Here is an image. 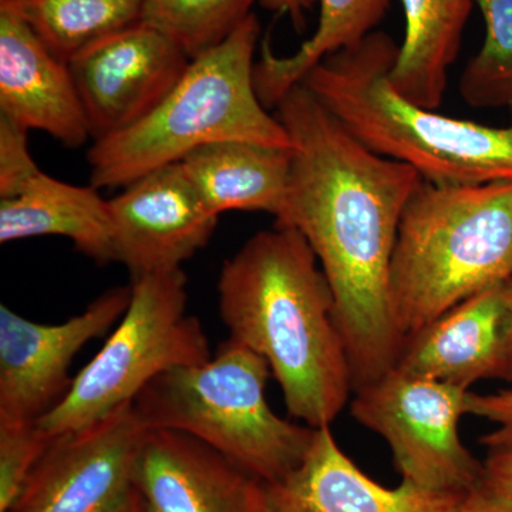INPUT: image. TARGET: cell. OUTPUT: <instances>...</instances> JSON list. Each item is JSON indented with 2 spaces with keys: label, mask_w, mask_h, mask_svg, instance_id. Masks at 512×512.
<instances>
[{
  "label": "cell",
  "mask_w": 512,
  "mask_h": 512,
  "mask_svg": "<svg viewBox=\"0 0 512 512\" xmlns=\"http://www.w3.org/2000/svg\"><path fill=\"white\" fill-rule=\"evenodd\" d=\"M275 116L292 140L275 224L301 232L315 252L359 389L394 369L402 353L390 274L403 212L424 180L359 143L302 83Z\"/></svg>",
  "instance_id": "cell-1"
},
{
  "label": "cell",
  "mask_w": 512,
  "mask_h": 512,
  "mask_svg": "<svg viewBox=\"0 0 512 512\" xmlns=\"http://www.w3.org/2000/svg\"><path fill=\"white\" fill-rule=\"evenodd\" d=\"M218 301L229 339L264 357L289 414L330 426L355 383L332 291L301 232L275 224L252 235L222 265Z\"/></svg>",
  "instance_id": "cell-2"
},
{
  "label": "cell",
  "mask_w": 512,
  "mask_h": 512,
  "mask_svg": "<svg viewBox=\"0 0 512 512\" xmlns=\"http://www.w3.org/2000/svg\"><path fill=\"white\" fill-rule=\"evenodd\" d=\"M399 50L375 30L325 57L302 84L359 143L410 165L427 183L512 181V126L454 119L406 99L390 80Z\"/></svg>",
  "instance_id": "cell-3"
},
{
  "label": "cell",
  "mask_w": 512,
  "mask_h": 512,
  "mask_svg": "<svg viewBox=\"0 0 512 512\" xmlns=\"http://www.w3.org/2000/svg\"><path fill=\"white\" fill-rule=\"evenodd\" d=\"M261 26L255 13L207 52L191 59L177 86L137 124L93 141L87 151L90 185L124 188L198 148L248 141L291 150L284 124L255 89V53Z\"/></svg>",
  "instance_id": "cell-4"
},
{
  "label": "cell",
  "mask_w": 512,
  "mask_h": 512,
  "mask_svg": "<svg viewBox=\"0 0 512 512\" xmlns=\"http://www.w3.org/2000/svg\"><path fill=\"white\" fill-rule=\"evenodd\" d=\"M511 278L512 181H423L403 212L390 274L404 340L457 303Z\"/></svg>",
  "instance_id": "cell-5"
},
{
  "label": "cell",
  "mask_w": 512,
  "mask_h": 512,
  "mask_svg": "<svg viewBox=\"0 0 512 512\" xmlns=\"http://www.w3.org/2000/svg\"><path fill=\"white\" fill-rule=\"evenodd\" d=\"M271 375L264 357L228 339L207 362L161 373L133 406L147 430L183 431L274 483L302 463L315 429L272 412L265 396Z\"/></svg>",
  "instance_id": "cell-6"
},
{
  "label": "cell",
  "mask_w": 512,
  "mask_h": 512,
  "mask_svg": "<svg viewBox=\"0 0 512 512\" xmlns=\"http://www.w3.org/2000/svg\"><path fill=\"white\" fill-rule=\"evenodd\" d=\"M120 325L69 392L37 423L50 436L82 429L133 403L161 373L212 357L200 320L187 313L183 269L131 281Z\"/></svg>",
  "instance_id": "cell-7"
},
{
  "label": "cell",
  "mask_w": 512,
  "mask_h": 512,
  "mask_svg": "<svg viewBox=\"0 0 512 512\" xmlns=\"http://www.w3.org/2000/svg\"><path fill=\"white\" fill-rule=\"evenodd\" d=\"M467 396L456 384L392 369L356 389L350 413L386 440L404 481L424 490L468 493L480 484L483 464L458 434Z\"/></svg>",
  "instance_id": "cell-8"
},
{
  "label": "cell",
  "mask_w": 512,
  "mask_h": 512,
  "mask_svg": "<svg viewBox=\"0 0 512 512\" xmlns=\"http://www.w3.org/2000/svg\"><path fill=\"white\" fill-rule=\"evenodd\" d=\"M147 429L133 403L50 440L8 512H116L134 488Z\"/></svg>",
  "instance_id": "cell-9"
},
{
  "label": "cell",
  "mask_w": 512,
  "mask_h": 512,
  "mask_svg": "<svg viewBox=\"0 0 512 512\" xmlns=\"http://www.w3.org/2000/svg\"><path fill=\"white\" fill-rule=\"evenodd\" d=\"M131 286H117L60 325L32 322L0 306V423H37L72 386L69 369L90 340L123 318Z\"/></svg>",
  "instance_id": "cell-10"
},
{
  "label": "cell",
  "mask_w": 512,
  "mask_h": 512,
  "mask_svg": "<svg viewBox=\"0 0 512 512\" xmlns=\"http://www.w3.org/2000/svg\"><path fill=\"white\" fill-rule=\"evenodd\" d=\"M190 62L173 39L143 20L77 56L69 66L92 140L147 117L177 86Z\"/></svg>",
  "instance_id": "cell-11"
},
{
  "label": "cell",
  "mask_w": 512,
  "mask_h": 512,
  "mask_svg": "<svg viewBox=\"0 0 512 512\" xmlns=\"http://www.w3.org/2000/svg\"><path fill=\"white\" fill-rule=\"evenodd\" d=\"M114 256L131 281L177 271L207 247L217 228L181 163L138 178L109 200Z\"/></svg>",
  "instance_id": "cell-12"
},
{
  "label": "cell",
  "mask_w": 512,
  "mask_h": 512,
  "mask_svg": "<svg viewBox=\"0 0 512 512\" xmlns=\"http://www.w3.org/2000/svg\"><path fill=\"white\" fill-rule=\"evenodd\" d=\"M134 487L148 512H266L262 481L183 431L147 430Z\"/></svg>",
  "instance_id": "cell-13"
},
{
  "label": "cell",
  "mask_w": 512,
  "mask_h": 512,
  "mask_svg": "<svg viewBox=\"0 0 512 512\" xmlns=\"http://www.w3.org/2000/svg\"><path fill=\"white\" fill-rule=\"evenodd\" d=\"M466 494L424 490L404 480L383 487L343 453L330 426L315 429L295 470L264 483L266 512H458Z\"/></svg>",
  "instance_id": "cell-14"
},
{
  "label": "cell",
  "mask_w": 512,
  "mask_h": 512,
  "mask_svg": "<svg viewBox=\"0 0 512 512\" xmlns=\"http://www.w3.org/2000/svg\"><path fill=\"white\" fill-rule=\"evenodd\" d=\"M0 116L79 148L92 140L69 63L15 13L0 9Z\"/></svg>",
  "instance_id": "cell-15"
},
{
  "label": "cell",
  "mask_w": 512,
  "mask_h": 512,
  "mask_svg": "<svg viewBox=\"0 0 512 512\" xmlns=\"http://www.w3.org/2000/svg\"><path fill=\"white\" fill-rule=\"evenodd\" d=\"M504 285L457 303L409 336L404 340L394 369L467 390L478 380H504L507 365Z\"/></svg>",
  "instance_id": "cell-16"
},
{
  "label": "cell",
  "mask_w": 512,
  "mask_h": 512,
  "mask_svg": "<svg viewBox=\"0 0 512 512\" xmlns=\"http://www.w3.org/2000/svg\"><path fill=\"white\" fill-rule=\"evenodd\" d=\"M59 235L96 264L116 262L109 201L99 190L40 173L16 197L0 200V242Z\"/></svg>",
  "instance_id": "cell-17"
},
{
  "label": "cell",
  "mask_w": 512,
  "mask_h": 512,
  "mask_svg": "<svg viewBox=\"0 0 512 512\" xmlns=\"http://www.w3.org/2000/svg\"><path fill=\"white\" fill-rule=\"evenodd\" d=\"M292 148L220 141L180 161L212 214L264 211L278 217L291 173Z\"/></svg>",
  "instance_id": "cell-18"
},
{
  "label": "cell",
  "mask_w": 512,
  "mask_h": 512,
  "mask_svg": "<svg viewBox=\"0 0 512 512\" xmlns=\"http://www.w3.org/2000/svg\"><path fill=\"white\" fill-rule=\"evenodd\" d=\"M404 39L390 80L397 92L437 110L476 0H402Z\"/></svg>",
  "instance_id": "cell-19"
},
{
  "label": "cell",
  "mask_w": 512,
  "mask_h": 512,
  "mask_svg": "<svg viewBox=\"0 0 512 512\" xmlns=\"http://www.w3.org/2000/svg\"><path fill=\"white\" fill-rule=\"evenodd\" d=\"M315 2L320 10L318 29L293 55L276 56L268 40L262 43L261 59L255 64V89L268 110H275L325 57L375 32L390 6V0H308L311 8Z\"/></svg>",
  "instance_id": "cell-20"
},
{
  "label": "cell",
  "mask_w": 512,
  "mask_h": 512,
  "mask_svg": "<svg viewBox=\"0 0 512 512\" xmlns=\"http://www.w3.org/2000/svg\"><path fill=\"white\" fill-rule=\"evenodd\" d=\"M56 57L70 63L141 22L143 0H0Z\"/></svg>",
  "instance_id": "cell-21"
},
{
  "label": "cell",
  "mask_w": 512,
  "mask_h": 512,
  "mask_svg": "<svg viewBox=\"0 0 512 512\" xmlns=\"http://www.w3.org/2000/svg\"><path fill=\"white\" fill-rule=\"evenodd\" d=\"M483 46L460 77L461 97L474 109H505L512 117V0H476Z\"/></svg>",
  "instance_id": "cell-22"
},
{
  "label": "cell",
  "mask_w": 512,
  "mask_h": 512,
  "mask_svg": "<svg viewBox=\"0 0 512 512\" xmlns=\"http://www.w3.org/2000/svg\"><path fill=\"white\" fill-rule=\"evenodd\" d=\"M256 2L258 0H143L141 20L161 30L194 59L224 42L252 15Z\"/></svg>",
  "instance_id": "cell-23"
},
{
  "label": "cell",
  "mask_w": 512,
  "mask_h": 512,
  "mask_svg": "<svg viewBox=\"0 0 512 512\" xmlns=\"http://www.w3.org/2000/svg\"><path fill=\"white\" fill-rule=\"evenodd\" d=\"M53 436L39 423H0V512H8Z\"/></svg>",
  "instance_id": "cell-24"
},
{
  "label": "cell",
  "mask_w": 512,
  "mask_h": 512,
  "mask_svg": "<svg viewBox=\"0 0 512 512\" xmlns=\"http://www.w3.org/2000/svg\"><path fill=\"white\" fill-rule=\"evenodd\" d=\"M42 173L29 150V130L0 116V200L16 197Z\"/></svg>",
  "instance_id": "cell-25"
},
{
  "label": "cell",
  "mask_w": 512,
  "mask_h": 512,
  "mask_svg": "<svg viewBox=\"0 0 512 512\" xmlns=\"http://www.w3.org/2000/svg\"><path fill=\"white\" fill-rule=\"evenodd\" d=\"M467 414H473L497 424V429L481 437V443L484 446L488 448L512 446V389L491 394L468 392Z\"/></svg>",
  "instance_id": "cell-26"
},
{
  "label": "cell",
  "mask_w": 512,
  "mask_h": 512,
  "mask_svg": "<svg viewBox=\"0 0 512 512\" xmlns=\"http://www.w3.org/2000/svg\"><path fill=\"white\" fill-rule=\"evenodd\" d=\"M478 485L488 494L512 505V446L490 448Z\"/></svg>",
  "instance_id": "cell-27"
},
{
  "label": "cell",
  "mask_w": 512,
  "mask_h": 512,
  "mask_svg": "<svg viewBox=\"0 0 512 512\" xmlns=\"http://www.w3.org/2000/svg\"><path fill=\"white\" fill-rule=\"evenodd\" d=\"M458 512H512V505L488 494L480 485L468 491Z\"/></svg>",
  "instance_id": "cell-28"
},
{
  "label": "cell",
  "mask_w": 512,
  "mask_h": 512,
  "mask_svg": "<svg viewBox=\"0 0 512 512\" xmlns=\"http://www.w3.org/2000/svg\"><path fill=\"white\" fill-rule=\"evenodd\" d=\"M266 9L286 13L292 20L293 28L302 32L306 28V12L311 9L308 0H261Z\"/></svg>",
  "instance_id": "cell-29"
},
{
  "label": "cell",
  "mask_w": 512,
  "mask_h": 512,
  "mask_svg": "<svg viewBox=\"0 0 512 512\" xmlns=\"http://www.w3.org/2000/svg\"><path fill=\"white\" fill-rule=\"evenodd\" d=\"M505 301H507V326H505V365L504 380L512 383V278L504 285Z\"/></svg>",
  "instance_id": "cell-30"
},
{
  "label": "cell",
  "mask_w": 512,
  "mask_h": 512,
  "mask_svg": "<svg viewBox=\"0 0 512 512\" xmlns=\"http://www.w3.org/2000/svg\"><path fill=\"white\" fill-rule=\"evenodd\" d=\"M116 512H148L147 505L144 503L143 497L138 493L136 487L133 488L127 500Z\"/></svg>",
  "instance_id": "cell-31"
}]
</instances>
